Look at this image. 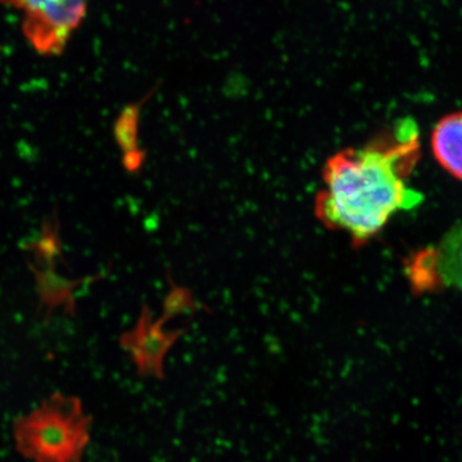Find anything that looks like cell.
<instances>
[{
	"instance_id": "obj_1",
	"label": "cell",
	"mask_w": 462,
	"mask_h": 462,
	"mask_svg": "<svg viewBox=\"0 0 462 462\" xmlns=\"http://www.w3.org/2000/svg\"><path fill=\"white\" fill-rule=\"evenodd\" d=\"M419 158V130L410 118L366 147L338 152L325 165V188L316 200L318 217L346 231L361 247L396 212L421 202V194L406 182Z\"/></svg>"
},
{
	"instance_id": "obj_7",
	"label": "cell",
	"mask_w": 462,
	"mask_h": 462,
	"mask_svg": "<svg viewBox=\"0 0 462 462\" xmlns=\"http://www.w3.org/2000/svg\"><path fill=\"white\" fill-rule=\"evenodd\" d=\"M199 310L206 309L193 300L189 291L184 288H173L163 303V314L161 318L169 322L176 316L194 314Z\"/></svg>"
},
{
	"instance_id": "obj_6",
	"label": "cell",
	"mask_w": 462,
	"mask_h": 462,
	"mask_svg": "<svg viewBox=\"0 0 462 462\" xmlns=\"http://www.w3.org/2000/svg\"><path fill=\"white\" fill-rule=\"evenodd\" d=\"M434 157L447 172L462 180V111L443 116L431 133Z\"/></svg>"
},
{
	"instance_id": "obj_4",
	"label": "cell",
	"mask_w": 462,
	"mask_h": 462,
	"mask_svg": "<svg viewBox=\"0 0 462 462\" xmlns=\"http://www.w3.org/2000/svg\"><path fill=\"white\" fill-rule=\"evenodd\" d=\"M415 291L454 288L462 293V221L455 224L436 247L422 249L406 266Z\"/></svg>"
},
{
	"instance_id": "obj_5",
	"label": "cell",
	"mask_w": 462,
	"mask_h": 462,
	"mask_svg": "<svg viewBox=\"0 0 462 462\" xmlns=\"http://www.w3.org/2000/svg\"><path fill=\"white\" fill-rule=\"evenodd\" d=\"M162 318L154 320L151 309L143 306L141 316L132 330L120 337V345L132 357L141 376L165 379L166 356L187 330H166Z\"/></svg>"
},
{
	"instance_id": "obj_3",
	"label": "cell",
	"mask_w": 462,
	"mask_h": 462,
	"mask_svg": "<svg viewBox=\"0 0 462 462\" xmlns=\"http://www.w3.org/2000/svg\"><path fill=\"white\" fill-rule=\"evenodd\" d=\"M9 5L23 12V35L42 56L63 53L88 11L87 3L72 0H32L9 3Z\"/></svg>"
},
{
	"instance_id": "obj_2",
	"label": "cell",
	"mask_w": 462,
	"mask_h": 462,
	"mask_svg": "<svg viewBox=\"0 0 462 462\" xmlns=\"http://www.w3.org/2000/svg\"><path fill=\"white\" fill-rule=\"evenodd\" d=\"M91 419L79 398L54 393L14 422L18 452L32 462H81Z\"/></svg>"
}]
</instances>
